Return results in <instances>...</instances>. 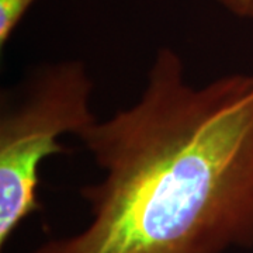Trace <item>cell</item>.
Wrapping results in <instances>:
<instances>
[{"mask_svg": "<svg viewBox=\"0 0 253 253\" xmlns=\"http://www.w3.org/2000/svg\"><path fill=\"white\" fill-rule=\"evenodd\" d=\"M101 169L89 222L30 253H226L253 246V72L196 86L161 48L139 99L78 136Z\"/></svg>", "mask_w": 253, "mask_h": 253, "instance_id": "cell-1", "label": "cell"}, {"mask_svg": "<svg viewBox=\"0 0 253 253\" xmlns=\"http://www.w3.org/2000/svg\"><path fill=\"white\" fill-rule=\"evenodd\" d=\"M94 82L83 61L34 66L0 104V248L41 210L40 166L68 154L58 141L79 136L99 118L91 111Z\"/></svg>", "mask_w": 253, "mask_h": 253, "instance_id": "cell-2", "label": "cell"}, {"mask_svg": "<svg viewBox=\"0 0 253 253\" xmlns=\"http://www.w3.org/2000/svg\"><path fill=\"white\" fill-rule=\"evenodd\" d=\"M36 0H0V45L9 41L10 36Z\"/></svg>", "mask_w": 253, "mask_h": 253, "instance_id": "cell-3", "label": "cell"}, {"mask_svg": "<svg viewBox=\"0 0 253 253\" xmlns=\"http://www.w3.org/2000/svg\"><path fill=\"white\" fill-rule=\"evenodd\" d=\"M241 17H253V0H218Z\"/></svg>", "mask_w": 253, "mask_h": 253, "instance_id": "cell-4", "label": "cell"}]
</instances>
